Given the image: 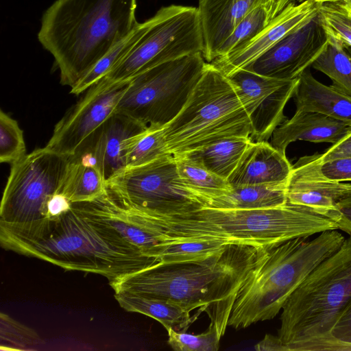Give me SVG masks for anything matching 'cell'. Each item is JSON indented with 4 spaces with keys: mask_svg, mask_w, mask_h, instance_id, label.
<instances>
[{
    "mask_svg": "<svg viewBox=\"0 0 351 351\" xmlns=\"http://www.w3.org/2000/svg\"><path fill=\"white\" fill-rule=\"evenodd\" d=\"M3 248L38 258L65 270L93 273L109 282L160 262L144 255L85 206L73 203L56 220L22 229L0 228Z\"/></svg>",
    "mask_w": 351,
    "mask_h": 351,
    "instance_id": "1",
    "label": "cell"
},
{
    "mask_svg": "<svg viewBox=\"0 0 351 351\" xmlns=\"http://www.w3.org/2000/svg\"><path fill=\"white\" fill-rule=\"evenodd\" d=\"M267 246L229 243L205 259L161 263L109 282L115 292L169 300L205 312L221 337L237 294Z\"/></svg>",
    "mask_w": 351,
    "mask_h": 351,
    "instance_id": "2",
    "label": "cell"
},
{
    "mask_svg": "<svg viewBox=\"0 0 351 351\" xmlns=\"http://www.w3.org/2000/svg\"><path fill=\"white\" fill-rule=\"evenodd\" d=\"M136 0H56L38 39L53 57L60 83L74 87L138 22Z\"/></svg>",
    "mask_w": 351,
    "mask_h": 351,
    "instance_id": "3",
    "label": "cell"
},
{
    "mask_svg": "<svg viewBox=\"0 0 351 351\" xmlns=\"http://www.w3.org/2000/svg\"><path fill=\"white\" fill-rule=\"evenodd\" d=\"M142 213L166 243L220 241L267 246L338 229L331 219L288 202L258 209L202 207L174 215Z\"/></svg>",
    "mask_w": 351,
    "mask_h": 351,
    "instance_id": "4",
    "label": "cell"
},
{
    "mask_svg": "<svg viewBox=\"0 0 351 351\" xmlns=\"http://www.w3.org/2000/svg\"><path fill=\"white\" fill-rule=\"evenodd\" d=\"M345 239L332 230L313 240L298 237L269 245L239 289L228 326L245 328L275 317L293 292Z\"/></svg>",
    "mask_w": 351,
    "mask_h": 351,
    "instance_id": "5",
    "label": "cell"
},
{
    "mask_svg": "<svg viewBox=\"0 0 351 351\" xmlns=\"http://www.w3.org/2000/svg\"><path fill=\"white\" fill-rule=\"evenodd\" d=\"M163 129L173 157L226 138H250L252 132L248 113L234 86L209 62L182 110Z\"/></svg>",
    "mask_w": 351,
    "mask_h": 351,
    "instance_id": "6",
    "label": "cell"
},
{
    "mask_svg": "<svg viewBox=\"0 0 351 351\" xmlns=\"http://www.w3.org/2000/svg\"><path fill=\"white\" fill-rule=\"evenodd\" d=\"M350 303L351 235L311 271L285 302L278 336L288 347L330 334Z\"/></svg>",
    "mask_w": 351,
    "mask_h": 351,
    "instance_id": "7",
    "label": "cell"
},
{
    "mask_svg": "<svg viewBox=\"0 0 351 351\" xmlns=\"http://www.w3.org/2000/svg\"><path fill=\"white\" fill-rule=\"evenodd\" d=\"M206 63L197 53L138 73L129 80L114 112L147 127L164 128L186 104Z\"/></svg>",
    "mask_w": 351,
    "mask_h": 351,
    "instance_id": "8",
    "label": "cell"
},
{
    "mask_svg": "<svg viewBox=\"0 0 351 351\" xmlns=\"http://www.w3.org/2000/svg\"><path fill=\"white\" fill-rule=\"evenodd\" d=\"M149 21L147 29L134 47L101 80L109 85L126 82L160 64L202 53L204 38L197 8L164 6Z\"/></svg>",
    "mask_w": 351,
    "mask_h": 351,
    "instance_id": "9",
    "label": "cell"
},
{
    "mask_svg": "<svg viewBox=\"0 0 351 351\" xmlns=\"http://www.w3.org/2000/svg\"><path fill=\"white\" fill-rule=\"evenodd\" d=\"M69 157L46 147L12 165L0 206V227L25 228L47 219V206L61 192Z\"/></svg>",
    "mask_w": 351,
    "mask_h": 351,
    "instance_id": "10",
    "label": "cell"
},
{
    "mask_svg": "<svg viewBox=\"0 0 351 351\" xmlns=\"http://www.w3.org/2000/svg\"><path fill=\"white\" fill-rule=\"evenodd\" d=\"M106 188L117 202L151 214L174 215L204 206L182 183L171 155L120 169L106 180Z\"/></svg>",
    "mask_w": 351,
    "mask_h": 351,
    "instance_id": "11",
    "label": "cell"
},
{
    "mask_svg": "<svg viewBox=\"0 0 351 351\" xmlns=\"http://www.w3.org/2000/svg\"><path fill=\"white\" fill-rule=\"evenodd\" d=\"M129 81L109 85L103 80L86 90L56 125L47 149L70 157L114 113Z\"/></svg>",
    "mask_w": 351,
    "mask_h": 351,
    "instance_id": "12",
    "label": "cell"
},
{
    "mask_svg": "<svg viewBox=\"0 0 351 351\" xmlns=\"http://www.w3.org/2000/svg\"><path fill=\"white\" fill-rule=\"evenodd\" d=\"M227 77L234 86L248 113L252 141H267L286 118L284 110L293 96L298 78L279 80L244 69Z\"/></svg>",
    "mask_w": 351,
    "mask_h": 351,
    "instance_id": "13",
    "label": "cell"
},
{
    "mask_svg": "<svg viewBox=\"0 0 351 351\" xmlns=\"http://www.w3.org/2000/svg\"><path fill=\"white\" fill-rule=\"evenodd\" d=\"M328 41L317 10L243 69L279 80L297 79L323 52Z\"/></svg>",
    "mask_w": 351,
    "mask_h": 351,
    "instance_id": "14",
    "label": "cell"
},
{
    "mask_svg": "<svg viewBox=\"0 0 351 351\" xmlns=\"http://www.w3.org/2000/svg\"><path fill=\"white\" fill-rule=\"evenodd\" d=\"M318 6L319 3L314 0L288 5L252 38L210 63L226 76L243 69L313 16Z\"/></svg>",
    "mask_w": 351,
    "mask_h": 351,
    "instance_id": "15",
    "label": "cell"
},
{
    "mask_svg": "<svg viewBox=\"0 0 351 351\" xmlns=\"http://www.w3.org/2000/svg\"><path fill=\"white\" fill-rule=\"evenodd\" d=\"M271 0H199L204 50L206 62H212L226 39L254 8Z\"/></svg>",
    "mask_w": 351,
    "mask_h": 351,
    "instance_id": "16",
    "label": "cell"
},
{
    "mask_svg": "<svg viewBox=\"0 0 351 351\" xmlns=\"http://www.w3.org/2000/svg\"><path fill=\"white\" fill-rule=\"evenodd\" d=\"M351 134V123L324 114L295 111L274 132L271 145L283 154L288 145L296 141L329 143L335 145Z\"/></svg>",
    "mask_w": 351,
    "mask_h": 351,
    "instance_id": "17",
    "label": "cell"
},
{
    "mask_svg": "<svg viewBox=\"0 0 351 351\" xmlns=\"http://www.w3.org/2000/svg\"><path fill=\"white\" fill-rule=\"evenodd\" d=\"M292 165L267 141H251L227 180L232 187L288 184Z\"/></svg>",
    "mask_w": 351,
    "mask_h": 351,
    "instance_id": "18",
    "label": "cell"
},
{
    "mask_svg": "<svg viewBox=\"0 0 351 351\" xmlns=\"http://www.w3.org/2000/svg\"><path fill=\"white\" fill-rule=\"evenodd\" d=\"M147 128L128 116L114 112L81 148L88 149L107 180L124 167L125 141Z\"/></svg>",
    "mask_w": 351,
    "mask_h": 351,
    "instance_id": "19",
    "label": "cell"
},
{
    "mask_svg": "<svg viewBox=\"0 0 351 351\" xmlns=\"http://www.w3.org/2000/svg\"><path fill=\"white\" fill-rule=\"evenodd\" d=\"M293 97L295 111L319 112L351 123V97L316 80L309 69L299 76Z\"/></svg>",
    "mask_w": 351,
    "mask_h": 351,
    "instance_id": "20",
    "label": "cell"
},
{
    "mask_svg": "<svg viewBox=\"0 0 351 351\" xmlns=\"http://www.w3.org/2000/svg\"><path fill=\"white\" fill-rule=\"evenodd\" d=\"M106 191V180L86 148L69 157L61 193L71 203L94 201Z\"/></svg>",
    "mask_w": 351,
    "mask_h": 351,
    "instance_id": "21",
    "label": "cell"
},
{
    "mask_svg": "<svg viewBox=\"0 0 351 351\" xmlns=\"http://www.w3.org/2000/svg\"><path fill=\"white\" fill-rule=\"evenodd\" d=\"M114 298L125 311L149 316L159 322L166 330L171 328L177 331L186 332L199 316H191V309L169 300L128 292H115Z\"/></svg>",
    "mask_w": 351,
    "mask_h": 351,
    "instance_id": "22",
    "label": "cell"
},
{
    "mask_svg": "<svg viewBox=\"0 0 351 351\" xmlns=\"http://www.w3.org/2000/svg\"><path fill=\"white\" fill-rule=\"evenodd\" d=\"M350 188L343 182L288 181L287 202L331 219L337 201Z\"/></svg>",
    "mask_w": 351,
    "mask_h": 351,
    "instance_id": "23",
    "label": "cell"
},
{
    "mask_svg": "<svg viewBox=\"0 0 351 351\" xmlns=\"http://www.w3.org/2000/svg\"><path fill=\"white\" fill-rule=\"evenodd\" d=\"M287 184H265L232 187L209 199L205 207L219 209H258L287 203Z\"/></svg>",
    "mask_w": 351,
    "mask_h": 351,
    "instance_id": "24",
    "label": "cell"
},
{
    "mask_svg": "<svg viewBox=\"0 0 351 351\" xmlns=\"http://www.w3.org/2000/svg\"><path fill=\"white\" fill-rule=\"evenodd\" d=\"M251 141L250 137L232 136L184 156L227 180Z\"/></svg>",
    "mask_w": 351,
    "mask_h": 351,
    "instance_id": "25",
    "label": "cell"
},
{
    "mask_svg": "<svg viewBox=\"0 0 351 351\" xmlns=\"http://www.w3.org/2000/svg\"><path fill=\"white\" fill-rule=\"evenodd\" d=\"M178 175L184 185L204 204L230 190L228 180L210 171L201 164L185 156L174 157Z\"/></svg>",
    "mask_w": 351,
    "mask_h": 351,
    "instance_id": "26",
    "label": "cell"
},
{
    "mask_svg": "<svg viewBox=\"0 0 351 351\" xmlns=\"http://www.w3.org/2000/svg\"><path fill=\"white\" fill-rule=\"evenodd\" d=\"M171 155L164 129L160 127H148L126 140L123 146L124 167L143 165Z\"/></svg>",
    "mask_w": 351,
    "mask_h": 351,
    "instance_id": "27",
    "label": "cell"
},
{
    "mask_svg": "<svg viewBox=\"0 0 351 351\" xmlns=\"http://www.w3.org/2000/svg\"><path fill=\"white\" fill-rule=\"evenodd\" d=\"M327 35V45L311 66L327 75L332 80L331 86L351 97V58L345 50V44Z\"/></svg>",
    "mask_w": 351,
    "mask_h": 351,
    "instance_id": "28",
    "label": "cell"
},
{
    "mask_svg": "<svg viewBox=\"0 0 351 351\" xmlns=\"http://www.w3.org/2000/svg\"><path fill=\"white\" fill-rule=\"evenodd\" d=\"M149 23V19L143 23H138L128 36L110 50L74 87L71 88L70 93L80 95L103 78L131 51L147 29Z\"/></svg>",
    "mask_w": 351,
    "mask_h": 351,
    "instance_id": "29",
    "label": "cell"
},
{
    "mask_svg": "<svg viewBox=\"0 0 351 351\" xmlns=\"http://www.w3.org/2000/svg\"><path fill=\"white\" fill-rule=\"evenodd\" d=\"M351 181V157L318 162L311 156L300 158L292 166L289 181Z\"/></svg>",
    "mask_w": 351,
    "mask_h": 351,
    "instance_id": "30",
    "label": "cell"
},
{
    "mask_svg": "<svg viewBox=\"0 0 351 351\" xmlns=\"http://www.w3.org/2000/svg\"><path fill=\"white\" fill-rule=\"evenodd\" d=\"M270 7L271 3L267 2L252 10L221 44L215 59L228 55L259 33L269 22Z\"/></svg>",
    "mask_w": 351,
    "mask_h": 351,
    "instance_id": "31",
    "label": "cell"
},
{
    "mask_svg": "<svg viewBox=\"0 0 351 351\" xmlns=\"http://www.w3.org/2000/svg\"><path fill=\"white\" fill-rule=\"evenodd\" d=\"M227 245L220 241H171L161 245L158 258L161 263L199 261L218 253Z\"/></svg>",
    "mask_w": 351,
    "mask_h": 351,
    "instance_id": "32",
    "label": "cell"
},
{
    "mask_svg": "<svg viewBox=\"0 0 351 351\" xmlns=\"http://www.w3.org/2000/svg\"><path fill=\"white\" fill-rule=\"evenodd\" d=\"M23 132L17 121L0 110V162L11 165L26 155Z\"/></svg>",
    "mask_w": 351,
    "mask_h": 351,
    "instance_id": "33",
    "label": "cell"
},
{
    "mask_svg": "<svg viewBox=\"0 0 351 351\" xmlns=\"http://www.w3.org/2000/svg\"><path fill=\"white\" fill-rule=\"evenodd\" d=\"M0 325L1 350H29L40 342L35 330L5 313H0Z\"/></svg>",
    "mask_w": 351,
    "mask_h": 351,
    "instance_id": "34",
    "label": "cell"
},
{
    "mask_svg": "<svg viewBox=\"0 0 351 351\" xmlns=\"http://www.w3.org/2000/svg\"><path fill=\"white\" fill-rule=\"evenodd\" d=\"M168 343L176 351H217L219 348L221 337L215 326L210 324L208 330L198 335H193L173 328L167 330Z\"/></svg>",
    "mask_w": 351,
    "mask_h": 351,
    "instance_id": "35",
    "label": "cell"
},
{
    "mask_svg": "<svg viewBox=\"0 0 351 351\" xmlns=\"http://www.w3.org/2000/svg\"><path fill=\"white\" fill-rule=\"evenodd\" d=\"M318 14L327 34L351 46V17L342 1L319 3Z\"/></svg>",
    "mask_w": 351,
    "mask_h": 351,
    "instance_id": "36",
    "label": "cell"
},
{
    "mask_svg": "<svg viewBox=\"0 0 351 351\" xmlns=\"http://www.w3.org/2000/svg\"><path fill=\"white\" fill-rule=\"evenodd\" d=\"M288 348L289 351H351V343L330 333L291 343Z\"/></svg>",
    "mask_w": 351,
    "mask_h": 351,
    "instance_id": "37",
    "label": "cell"
},
{
    "mask_svg": "<svg viewBox=\"0 0 351 351\" xmlns=\"http://www.w3.org/2000/svg\"><path fill=\"white\" fill-rule=\"evenodd\" d=\"M331 220L338 229L351 235V188L337 201Z\"/></svg>",
    "mask_w": 351,
    "mask_h": 351,
    "instance_id": "38",
    "label": "cell"
},
{
    "mask_svg": "<svg viewBox=\"0 0 351 351\" xmlns=\"http://www.w3.org/2000/svg\"><path fill=\"white\" fill-rule=\"evenodd\" d=\"M311 157L318 162H326L340 158L351 157V134L341 142L332 145L322 154H315Z\"/></svg>",
    "mask_w": 351,
    "mask_h": 351,
    "instance_id": "39",
    "label": "cell"
},
{
    "mask_svg": "<svg viewBox=\"0 0 351 351\" xmlns=\"http://www.w3.org/2000/svg\"><path fill=\"white\" fill-rule=\"evenodd\" d=\"M72 204L61 192L55 194L47 203V219L56 220L69 211Z\"/></svg>",
    "mask_w": 351,
    "mask_h": 351,
    "instance_id": "40",
    "label": "cell"
},
{
    "mask_svg": "<svg viewBox=\"0 0 351 351\" xmlns=\"http://www.w3.org/2000/svg\"><path fill=\"white\" fill-rule=\"evenodd\" d=\"M330 334L339 340L351 343V303L337 321Z\"/></svg>",
    "mask_w": 351,
    "mask_h": 351,
    "instance_id": "41",
    "label": "cell"
},
{
    "mask_svg": "<svg viewBox=\"0 0 351 351\" xmlns=\"http://www.w3.org/2000/svg\"><path fill=\"white\" fill-rule=\"evenodd\" d=\"M258 351H289L278 336L267 334L254 347Z\"/></svg>",
    "mask_w": 351,
    "mask_h": 351,
    "instance_id": "42",
    "label": "cell"
},
{
    "mask_svg": "<svg viewBox=\"0 0 351 351\" xmlns=\"http://www.w3.org/2000/svg\"><path fill=\"white\" fill-rule=\"evenodd\" d=\"M306 0H271L269 21L291 4H298Z\"/></svg>",
    "mask_w": 351,
    "mask_h": 351,
    "instance_id": "43",
    "label": "cell"
},
{
    "mask_svg": "<svg viewBox=\"0 0 351 351\" xmlns=\"http://www.w3.org/2000/svg\"><path fill=\"white\" fill-rule=\"evenodd\" d=\"M342 1V0H341ZM343 2V6L344 8H346V11L348 12V14L351 17V6L347 3H346L345 2Z\"/></svg>",
    "mask_w": 351,
    "mask_h": 351,
    "instance_id": "44",
    "label": "cell"
},
{
    "mask_svg": "<svg viewBox=\"0 0 351 351\" xmlns=\"http://www.w3.org/2000/svg\"><path fill=\"white\" fill-rule=\"evenodd\" d=\"M315 2L318 3H327V2H337L341 0H314Z\"/></svg>",
    "mask_w": 351,
    "mask_h": 351,
    "instance_id": "45",
    "label": "cell"
},
{
    "mask_svg": "<svg viewBox=\"0 0 351 351\" xmlns=\"http://www.w3.org/2000/svg\"><path fill=\"white\" fill-rule=\"evenodd\" d=\"M344 47H345V50L348 53V55L350 56L351 58V46H349V45H344Z\"/></svg>",
    "mask_w": 351,
    "mask_h": 351,
    "instance_id": "46",
    "label": "cell"
},
{
    "mask_svg": "<svg viewBox=\"0 0 351 351\" xmlns=\"http://www.w3.org/2000/svg\"><path fill=\"white\" fill-rule=\"evenodd\" d=\"M342 1L351 6V0H342Z\"/></svg>",
    "mask_w": 351,
    "mask_h": 351,
    "instance_id": "47",
    "label": "cell"
}]
</instances>
